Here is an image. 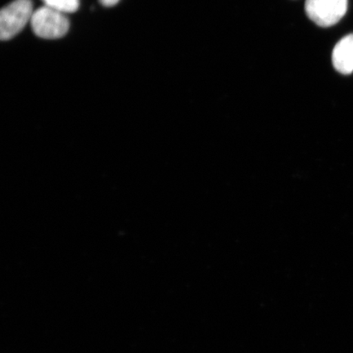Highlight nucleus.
Returning <instances> with one entry per match:
<instances>
[{
  "label": "nucleus",
  "instance_id": "39448f33",
  "mask_svg": "<svg viewBox=\"0 0 353 353\" xmlns=\"http://www.w3.org/2000/svg\"><path fill=\"white\" fill-rule=\"evenodd\" d=\"M44 6L61 12H76L79 8V0H42Z\"/></svg>",
  "mask_w": 353,
  "mask_h": 353
},
{
  "label": "nucleus",
  "instance_id": "f257e3e1",
  "mask_svg": "<svg viewBox=\"0 0 353 353\" xmlns=\"http://www.w3.org/2000/svg\"><path fill=\"white\" fill-rule=\"evenodd\" d=\"M30 23L34 34L46 39L63 38L70 29L65 13L46 6L34 11Z\"/></svg>",
  "mask_w": 353,
  "mask_h": 353
},
{
  "label": "nucleus",
  "instance_id": "7ed1b4c3",
  "mask_svg": "<svg viewBox=\"0 0 353 353\" xmlns=\"http://www.w3.org/2000/svg\"><path fill=\"white\" fill-rule=\"evenodd\" d=\"M347 10V0H306L307 17L316 25L328 28L337 24Z\"/></svg>",
  "mask_w": 353,
  "mask_h": 353
},
{
  "label": "nucleus",
  "instance_id": "423d86ee",
  "mask_svg": "<svg viewBox=\"0 0 353 353\" xmlns=\"http://www.w3.org/2000/svg\"><path fill=\"white\" fill-rule=\"evenodd\" d=\"M101 6L104 7H113L120 2V0H99Z\"/></svg>",
  "mask_w": 353,
  "mask_h": 353
},
{
  "label": "nucleus",
  "instance_id": "20e7f679",
  "mask_svg": "<svg viewBox=\"0 0 353 353\" xmlns=\"http://www.w3.org/2000/svg\"><path fill=\"white\" fill-rule=\"evenodd\" d=\"M332 61L339 73L350 74L353 72V34L347 35L335 46Z\"/></svg>",
  "mask_w": 353,
  "mask_h": 353
},
{
  "label": "nucleus",
  "instance_id": "f03ea898",
  "mask_svg": "<svg viewBox=\"0 0 353 353\" xmlns=\"http://www.w3.org/2000/svg\"><path fill=\"white\" fill-rule=\"evenodd\" d=\"M34 13L30 0H14L0 12V39L10 41L30 22Z\"/></svg>",
  "mask_w": 353,
  "mask_h": 353
}]
</instances>
